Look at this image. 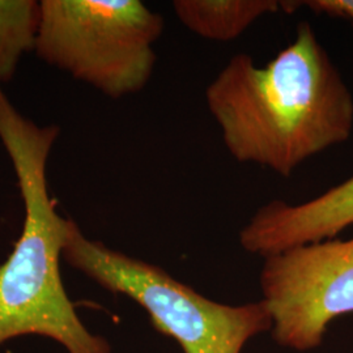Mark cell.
Wrapping results in <instances>:
<instances>
[{
  "label": "cell",
  "mask_w": 353,
  "mask_h": 353,
  "mask_svg": "<svg viewBox=\"0 0 353 353\" xmlns=\"http://www.w3.org/2000/svg\"><path fill=\"white\" fill-rule=\"evenodd\" d=\"M205 103L234 160L281 176L352 134V93L306 21L265 65L233 55L205 89Z\"/></svg>",
  "instance_id": "6da1fadb"
},
{
  "label": "cell",
  "mask_w": 353,
  "mask_h": 353,
  "mask_svg": "<svg viewBox=\"0 0 353 353\" xmlns=\"http://www.w3.org/2000/svg\"><path fill=\"white\" fill-rule=\"evenodd\" d=\"M259 284L272 339L299 352L316 350L335 318L353 313V237L265 256Z\"/></svg>",
  "instance_id": "5b68a950"
},
{
  "label": "cell",
  "mask_w": 353,
  "mask_h": 353,
  "mask_svg": "<svg viewBox=\"0 0 353 353\" xmlns=\"http://www.w3.org/2000/svg\"><path fill=\"white\" fill-rule=\"evenodd\" d=\"M58 137V127L38 126L20 113L0 85V141L26 210L21 234L0 265V347L19 336L39 335L67 353H112L106 339L84 326L62 281L67 219L57 214L46 179Z\"/></svg>",
  "instance_id": "7a4b0ae2"
},
{
  "label": "cell",
  "mask_w": 353,
  "mask_h": 353,
  "mask_svg": "<svg viewBox=\"0 0 353 353\" xmlns=\"http://www.w3.org/2000/svg\"><path fill=\"white\" fill-rule=\"evenodd\" d=\"M62 259L103 290L125 294L183 353H241L254 336L271 331L263 300L232 306L204 297L159 265L88 239L67 219Z\"/></svg>",
  "instance_id": "3957f363"
},
{
  "label": "cell",
  "mask_w": 353,
  "mask_h": 353,
  "mask_svg": "<svg viewBox=\"0 0 353 353\" xmlns=\"http://www.w3.org/2000/svg\"><path fill=\"white\" fill-rule=\"evenodd\" d=\"M176 19L191 33L210 41L229 42L242 36L265 14L294 12V1L278 0H176Z\"/></svg>",
  "instance_id": "52a82bcc"
},
{
  "label": "cell",
  "mask_w": 353,
  "mask_h": 353,
  "mask_svg": "<svg viewBox=\"0 0 353 353\" xmlns=\"http://www.w3.org/2000/svg\"><path fill=\"white\" fill-rule=\"evenodd\" d=\"M353 225V176L303 203L272 201L241 229L245 252L270 256L292 248L332 240Z\"/></svg>",
  "instance_id": "8992f818"
},
{
  "label": "cell",
  "mask_w": 353,
  "mask_h": 353,
  "mask_svg": "<svg viewBox=\"0 0 353 353\" xmlns=\"http://www.w3.org/2000/svg\"><path fill=\"white\" fill-rule=\"evenodd\" d=\"M303 7L318 14L348 19L353 21V0H306Z\"/></svg>",
  "instance_id": "9c48e42d"
},
{
  "label": "cell",
  "mask_w": 353,
  "mask_h": 353,
  "mask_svg": "<svg viewBox=\"0 0 353 353\" xmlns=\"http://www.w3.org/2000/svg\"><path fill=\"white\" fill-rule=\"evenodd\" d=\"M140 0H42L36 52L113 100L147 87L164 32Z\"/></svg>",
  "instance_id": "277c9868"
},
{
  "label": "cell",
  "mask_w": 353,
  "mask_h": 353,
  "mask_svg": "<svg viewBox=\"0 0 353 353\" xmlns=\"http://www.w3.org/2000/svg\"><path fill=\"white\" fill-rule=\"evenodd\" d=\"M41 1L0 0V85L10 83L26 52L36 51Z\"/></svg>",
  "instance_id": "ba28073f"
}]
</instances>
